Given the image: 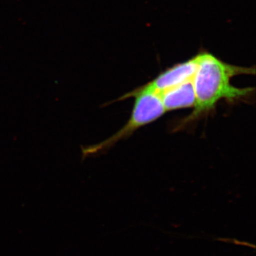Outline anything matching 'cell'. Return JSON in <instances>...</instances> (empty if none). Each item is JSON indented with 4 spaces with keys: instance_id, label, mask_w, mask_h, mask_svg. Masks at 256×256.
Returning <instances> with one entry per match:
<instances>
[{
    "instance_id": "cell-1",
    "label": "cell",
    "mask_w": 256,
    "mask_h": 256,
    "mask_svg": "<svg viewBox=\"0 0 256 256\" xmlns=\"http://www.w3.org/2000/svg\"><path fill=\"white\" fill-rule=\"evenodd\" d=\"M198 56V67L194 77V110L183 121V124L194 122L215 110L220 100L234 102L246 100L255 92L254 88H240L230 84V80L238 76L254 75V67L246 68L225 63L207 52H200Z\"/></svg>"
},
{
    "instance_id": "cell-4",
    "label": "cell",
    "mask_w": 256,
    "mask_h": 256,
    "mask_svg": "<svg viewBox=\"0 0 256 256\" xmlns=\"http://www.w3.org/2000/svg\"><path fill=\"white\" fill-rule=\"evenodd\" d=\"M166 112L194 108L196 102L194 79L160 94Z\"/></svg>"
},
{
    "instance_id": "cell-3",
    "label": "cell",
    "mask_w": 256,
    "mask_h": 256,
    "mask_svg": "<svg viewBox=\"0 0 256 256\" xmlns=\"http://www.w3.org/2000/svg\"><path fill=\"white\" fill-rule=\"evenodd\" d=\"M198 64V56L197 54L191 60L166 69L154 80L142 86V87L160 95L169 89L194 79Z\"/></svg>"
},
{
    "instance_id": "cell-2",
    "label": "cell",
    "mask_w": 256,
    "mask_h": 256,
    "mask_svg": "<svg viewBox=\"0 0 256 256\" xmlns=\"http://www.w3.org/2000/svg\"><path fill=\"white\" fill-rule=\"evenodd\" d=\"M130 98H134V104L127 124L107 140L95 146H82V161L88 156L108 150L119 141L130 137L140 128L156 122L166 112L159 94L142 86L128 92L114 102L127 100Z\"/></svg>"
}]
</instances>
